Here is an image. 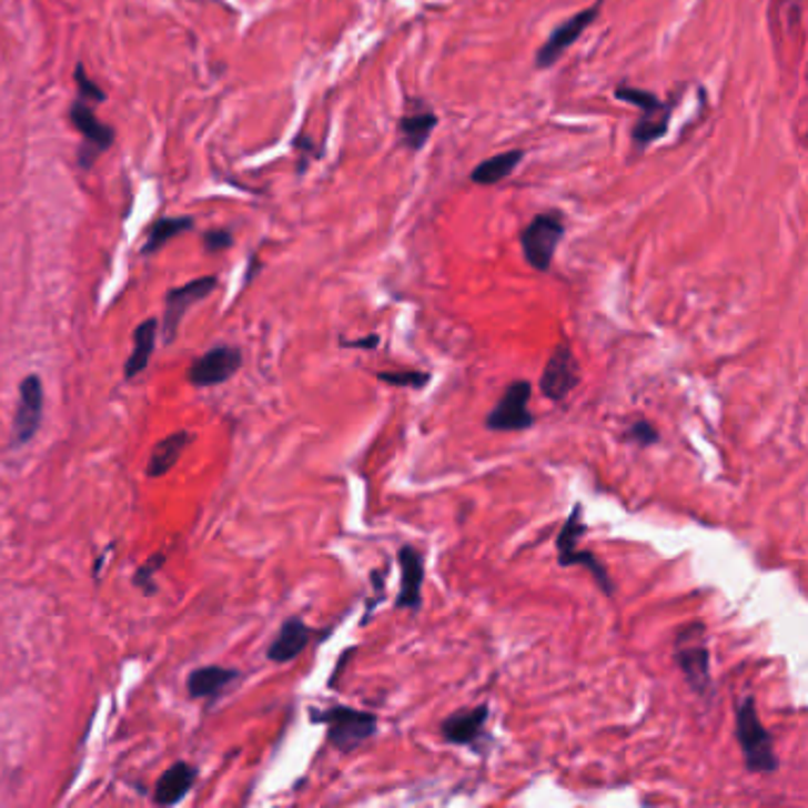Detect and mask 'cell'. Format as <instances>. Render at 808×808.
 I'll return each mask as SVG.
<instances>
[{
	"label": "cell",
	"instance_id": "6da1fadb",
	"mask_svg": "<svg viewBox=\"0 0 808 808\" xmlns=\"http://www.w3.org/2000/svg\"><path fill=\"white\" fill-rule=\"evenodd\" d=\"M735 737L743 749L745 768L749 772L770 776V772L778 770L780 761L776 757V747H772V735L761 724L757 697L754 695H747L735 709Z\"/></svg>",
	"mask_w": 808,
	"mask_h": 808
},
{
	"label": "cell",
	"instance_id": "7a4b0ae2",
	"mask_svg": "<svg viewBox=\"0 0 808 808\" xmlns=\"http://www.w3.org/2000/svg\"><path fill=\"white\" fill-rule=\"evenodd\" d=\"M311 721L323 724L327 728V743L342 754L356 751L377 733V714L342 705L330 709H313Z\"/></svg>",
	"mask_w": 808,
	"mask_h": 808
},
{
	"label": "cell",
	"instance_id": "3957f363",
	"mask_svg": "<svg viewBox=\"0 0 808 808\" xmlns=\"http://www.w3.org/2000/svg\"><path fill=\"white\" fill-rule=\"evenodd\" d=\"M565 233H567V223L557 209H553V212L536 214L519 233V244H522V254H524L526 263H529V266L538 273H548L553 266V259L557 254L559 242L565 240Z\"/></svg>",
	"mask_w": 808,
	"mask_h": 808
},
{
	"label": "cell",
	"instance_id": "277c9868",
	"mask_svg": "<svg viewBox=\"0 0 808 808\" xmlns=\"http://www.w3.org/2000/svg\"><path fill=\"white\" fill-rule=\"evenodd\" d=\"M532 403V382L515 380L503 390L498 403L484 420L488 432H524L532 430L536 417L529 411Z\"/></svg>",
	"mask_w": 808,
	"mask_h": 808
},
{
	"label": "cell",
	"instance_id": "5b68a950",
	"mask_svg": "<svg viewBox=\"0 0 808 808\" xmlns=\"http://www.w3.org/2000/svg\"><path fill=\"white\" fill-rule=\"evenodd\" d=\"M600 10H603V0H597L595 6L572 14L569 20H565L557 29H553L548 41L536 50V60H534L536 67L538 69L555 67L572 50V46L590 29V24L597 20Z\"/></svg>",
	"mask_w": 808,
	"mask_h": 808
},
{
	"label": "cell",
	"instance_id": "8992f818",
	"mask_svg": "<svg viewBox=\"0 0 808 808\" xmlns=\"http://www.w3.org/2000/svg\"><path fill=\"white\" fill-rule=\"evenodd\" d=\"M69 121H72L74 129L83 135V145L79 150V164L83 169H91L100 152L110 150L114 145L117 133L112 127L102 124L95 112L88 108V102L81 98H77L72 102V108H69Z\"/></svg>",
	"mask_w": 808,
	"mask_h": 808
},
{
	"label": "cell",
	"instance_id": "52a82bcc",
	"mask_svg": "<svg viewBox=\"0 0 808 808\" xmlns=\"http://www.w3.org/2000/svg\"><path fill=\"white\" fill-rule=\"evenodd\" d=\"M578 382H582V377H578L576 356L572 354L569 342L562 340L555 346L553 356L548 358L546 367H543L541 392H543V396H546L548 401L559 403V401H565L576 390Z\"/></svg>",
	"mask_w": 808,
	"mask_h": 808
},
{
	"label": "cell",
	"instance_id": "ba28073f",
	"mask_svg": "<svg viewBox=\"0 0 808 808\" xmlns=\"http://www.w3.org/2000/svg\"><path fill=\"white\" fill-rule=\"evenodd\" d=\"M43 417V382L39 375H27L20 382V406L12 423V448H22L37 436Z\"/></svg>",
	"mask_w": 808,
	"mask_h": 808
},
{
	"label": "cell",
	"instance_id": "9c48e42d",
	"mask_svg": "<svg viewBox=\"0 0 808 808\" xmlns=\"http://www.w3.org/2000/svg\"><path fill=\"white\" fill-rule=\"evenodd\" d=\"M240 367H242V351L231 344H221L209 349L204 356H200L190 365L188 380L192 386L204 390V386H216L228 382Z\"/></svg>",
	"mask_w": 808,
	"mask_h": 808
},
{
	"label": "cell",
	"instance_id": "30bf717a",
	"mask_svg": "<svg viewBox=\"0 0 808 808\" xmlns=\"http://www.w3.org/2000/svg\"><path fill=\"white\" fill-rule=\"evenodd\" d=\"M216 285H219L216 275H204V277L192 280V283H188L183 287H175L166 294L164 319H162V335H164L166 344H171L175 340V335H179V327H181L185 311L192 304H198V302H202V299L212 294L216 290Z\"/></svg>",
	"mask_w": 808,
	"mask_h": 808
},
{
	"label": "cell",
	"instance_id": "8fae6325",
	"mask_svg": "<svg viewBox=\"0 0 808 808\" xmlns=\"http://www.w3.org/2000/svg\"><path fill=\"white\" fill-rule=\"evenodd\" d=\"M486 721H488V705H479L451 714L448 718H444L438 730H442V737L453 747H472L482 751Z\"/></svg>",
	"mask_w": 808,
	"mask_h": 808
},
{
	"label": "cell",
	"instance_id": "7c38bea8",
	"mask_svg": "<svg viewBox=\"0 0 808 808\" xmlns=\"http://www.w3.org/2000/svg\"><path fill=\"white\" fill-rule=\"evenodd\" d=\"M438 127V117L432 104H427L423 98H408L406 100V112L398 119V140L401 145L408 152H420Z\"/></svg>",
	"mask_w": 808,
	"mask_h": 808
},
{
	"label": "cell",
	"instance_id": "4fadbf2b",
	"mask_svg": "<svg viewBox=\"0 0 808 808\" xmlns=\"http://www.w3.org/2000/svg\"><path fill=\"white\" fill-rule=\"evenodd\" d=\"M401 569V588L396 595V609L417 612L423 607V584H425V557L415 546H401L398 555Z\"/></svg>",
	"mask_w": 808,
	"mask_h": 808
},
{
	"label": "cell",
	"instance_id": "5bb4252c",
	"mask_svg": "<svg viewBox=\"0 0 808 808\" xmlns=\"http://www.w3.org/2000/svg\"><path fill=\"white\" fill-rule=\"evenodd\" d=\"M676 666L683 671L685 680H688L690 690L697 697L711 699L714 695V680H711V655L705 643H690L685 645L678 640L676 649Z\"/></svg>",
	"mask_w": 808,
	"mask_h": 808
},
{
	"label": "cell",
	"instance_id": "9a60e30c",
	"mask_svg": "<svg viewBox=\"0 0 808 808\" xmlns=\"http://www.w3.org/2000/svg\"><path fill=\"white\" fill-rule=\"evenodd\" d=\"M315 630L306 626L299 617H290L283 626H280L275 640L269 645L266 657L275 664H285L296 659L309 647Z\"/></svg>",
	"mask_w": 808,
	"mask_h": 808
},
{
	"label": "cell",
	"instance_id": "2e32d148",
	"mask_svg": "<svg viewBox=\"0 0 808 808\" xmlns=\"http://www.w3.org/2000/svg\"><path fill=\"white\" fill-rule=\"evenodd\" d=\"M198 780V768L188 761H175L169 770L162 772L154 787V804L156 806H173L185 799V795Z\"/></svg>",
	"mask_w": 808,
	"mask_h": 808
},
{
	"label": "cell",
	"instance_id": "e0dca14e",
	"mask_svg": "<svg viewBox=\"0 0 808 808\" xmlns=\"http://www.w3.org/2000/svg\"><path fill=\"white\" fill-rule=\"evenodd\" d=\"M190 442H192V434L188 430H179V432L164 436L160 444H154V448L150 453V461H148V477L156 479V477H164V474H169L183 458V453L190 446Z\"/></svg>",
	"mask_w": 808,
	"mask_h": 808
},
{
	"label": "cell",
	"instance_id": "ac0fdd59",
	"mask_svg": "<svg viewBox=\"0 0 808 808\" xmlns=\"http://www.w3.org/2000/svg\"><path fill=\"white\" fill-rule=\"evenodd\" d=\"M240 678V671L225 669V666H202L188 676V695L192 699L219 697L228 685Z\"/></svg>",
	"mask_w": 808,
	"mask_h": 808
},
{
	"label": "cell",
	"instance_id": "d6986e66",
	"mask_svg": "<svg viewBox=\"0 0 808 808\" xmlns=\"http://www.w3.org/2000/svg\"><path fill=\"white\" fill-rule=\"evenodd\" d=\"M671 112H674V102H661L657 110L640 114L634 131H630V140H634L636 150H645L647 145L657 143L659 138L666 135V131H669V127H671Z\"/></svg>",
	"mask_w": 808,
	"mask_h": 808
},
{
	"label": "cell",
	"instance_id": "ffe728a7",
	"mask_svg": "<svg viewBox=\"0 0 808 808\" xmlns=\"http://www.w3.org/2000/svg\"><path fill=\"white\" fill-rule=\"evenodd\" d=\"M522 162H524V150H507V152L494 154L472 169L469 181L477 185H496V183L505 181L507 175H513Z\"/></svg>",
	"mask_w": 808,
	"mask_h": 808
},
{
	"label": "cell",
	"instance_id": "44dd1931",
	"mask_svg": "<svg viewBox=\"0 0 808 808\" xmlns=\"http://www.w3.org/2000/svg\"><path fill=\"white\" fill-rule=\"evenodd\" d=\"M156 330H160V321L156 319H148L140 323L133 332V354L129 356L127 365H124V375L127 380H133L135 375H140L150 365V358L154 354V344H156Z\"/></svg>",
	"mask_w": 808,
	"mask_h": 808
},
{
	"label": "cell",
	"instance_id": "7402d4cb",
	"mask_svg": "<svg viewBox=\"0 0 808 808\" xmlns=\"http://www.w3.org/2000/svg\"><path fill=\"white\" fill-rule=\"evenodd\" d=\"M557 565L559 567H586L590 572V576L595 578L597 588H600L607 597H612L614 590H617L614 588V582L609 578L605 565L590 551H578V546L557 548Z\"/></svg>",
	"mask_w": 808,
	"mask_h": 808
},
{
	"label": "cell",
	"instance_id": "603a6c76",
	"mask_svg": "<svg viewBox=\"0 0 808 808\" xmlns=\"http://www.w3.org/2000/svg\"><path fill=\"white\" fill-rule=\"evenodd\" d=\"M195 228V221H192L190 216H164V219H156L150 228H148V238H145V244H143V256H150L154 252H160L164 244L173 238H179L188 231H192Z\"/></svg>",
	"mask_w": 808,
	"mask_h": 808
},
{
	"label": "cell",
	"instance_id": "cb8c5ba5",
	"mask_svg": "<svg viewBox=\"0 0 808 808\" xmlns=\"http://www.w3.org/2000/svg\"><path fill=\"white\" fill-rule=\"evenodd\" d=\"M614 98L622 100V102H626V104H634V108H636L640 114H643V112H653V110H657L659 104L664 102L657 93H653V91H645V88H638V85H628V83H624V85H619V88H614Z\"/></svg>",
	"mask_w": 808,
	"mask_h": 808
},
{
	"label": "cell",
	"instance_id": "d4e9b609",
	"mask_svg": "<svg viewBox=\"0 0 808 808\" xmlns=\"http://www.w3.org/2000/svg\"><path fill=\"white\" fill-rule=\"evenodd\" d=\"M377 380L384 382V384H392V386H403V390H423V386L430 384L432 373H425V371H398V373L384 371V373H377Z\"/></svg>",
	"mask_w": 808,
	"mask_h": 808
},
{
	"label": "cell",
	"instance_id": "484cf974",
	"mask_svg": "<svg viewBox=\"0 0 808 808\" xmlns=\"http://www.w3.org/2000/svg\"><path fill=\"white\" fill-rule=\"evenodd\" d=\"M164 559L166 555L160 553V555H152L143 567L135 569V576H133V584L143 590L145 595H154L156 593V586H154V574L160 572L164 567Z\"/></svg>",
	"mask_w": 808,
	"mask_h": 808
},
{
	"label": "cell",
	"instance_id": "4316f807",
	"mask_svg": "<svg viewBox=\"0 0 808 808\" xmlns=\"http://www.w3.org/2000/svg\"><path fill=\"white\" fill-rule=\"evenodd\" d=\"M624 438L628 444H634L638 448H647V446L659 444V432L653 423H647V420H638V423H634L626 430Z\"/></svg>",
	"mask_w": 808,
	"mask_h": 808
},
{
	"label": "cell",
	"instance_id": "83f0119b",
	"mask_svg": "<svg viewBox=\"0 0 808 808\" xmlns=\"http://www.w3.org/2000/svg\"><path fill=\"white\" fill-rule=\"evenodd\" d=\"M74 81H77V88H79V98L81 100H85V102H104V98H108V95H104V91H102V88L98 85V83H93L91 79H88V74H85V67L79 62L77 64V69H74Z\"/></svg>",
	"mask_w": 808,
	"mask_h": 808
},
{
	"label": "cell",
	"instance_id": "f1b7e54d",
	"mask_svg": "<svg viewBox=\"0 0 808 808\" xmlns=\"http://www.w3.org/2000/svg\"><path fill=\"white\" fill-rule=\"evenodd\" d=\"M202 242H204V250L206 252H223V250H228V248H231V244H233V233L231 231H225V228H219V231H206L204 233V238H202Z\"/></svg>",
	"mask_w": 808,
	"mask_h": 808
},
{
	"label": "cell",
	"instance_id": "f546056e",
	"mask_svg": "<svg viewBox=\"0 0 808 808\" xmlns=\"http://www.w3.org/2000/svg\"><path fill=\"white\" fill-rule=\"evenodd\" d=\"M342 346H349V349H367L373 351L380 346V335H367L363 340H342Z\"/></svg>",
	"mask_w": 808,
	"mask_h": 808
}]
</instances>
